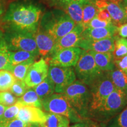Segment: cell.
<instances>
[{"instance_id": "cell-32", "label": "cell", "mask_w": 127, "mask_h": 127, "mask_svg": "<svg viewBox=\"0 0 127 127\" xmlns=\"http://www.w3.org/2000/svg\"><path fill=\"white\" fill-rule=\"evenodd\" d=\"M28 87L24 81L16 79L13 85L9 89L10 92L17 97H21L24 94V93L28 90Z\"/></svg>"}, {"instance_id": "cell-29", "label": "cell", "mask_w": 127, "mask_h": 127, "mask_svg": "<svg viewBox=\"0 0 127 127\" xmlns=\"http://www.w3.org/2000/svg\"><path fill=\"white\" fill-rule=\"evenodd\" d=\"M104 127H127V105L120 113L105 124Z\"/></svg>"}, {"instance_id": "cell-17", "label": "cell", "mask_w": 127, "mask_h": 127, "mask_svg": "<svg viewBox=\"0 0 127 127\" xmlns=\"http://www.w3.org/2000/svg\"><path fill=\"white\" fill-rule=\"evenodd\" d=\"M105 9L108 11L112 23L115 26L119 27L127 22L122 0L107 1Z\"/></svg>"}, {"instance_id": "cell-2", "label": "cell", "mask_w": 127, "mask_h": 127, "mask_svg": "<svg viewBox=\"0 0 127 127\" xmlns=\"http://www.w3.org/2000/svg\"><path fill=\"white\" fill-rule=\"evenodd\" d=\"M75 25L64 11L56 9L42 16L39 27L57 41L72 30Z\"/></svg>"}, {"instance_id": "cell-21", "label": "cell", "mask_w": 127, "mask_h": 127, "mask_svg": "<svg viewBox=\"0 0 127 127\" xmlns=\"http://www.w3.org/2000/svg\"><path fill=\"white\" fill-rule=\"evenodd\" d=\"M69 123L65 116L46 112V121L39 125L42 127H69Z\"/></svg>"}, {"instance_id": "cell-15", "label": "cell", "mask_w": 127, "mask_h": 127, "mask_svg": "<svg viewBox=\"0 0 127 127\" xmlns=\"http://www.w3.org/2000/svg\"><path fill=\"white\" fill-rule=\"evenodd\" d=\"M16 119L27 124H41L46 121V112L33 106H23L20 108Z\"/></svg>"}, {"instance_id": "cell-44", "label": "cell", "mask_w": 127, "mask_h": 127, "mask_svg": "<svg viewBox=\"0 0 127 127\" xmlns=\"http://www.w3.org/2000/svg\"><path fill=\"white\" fill-rule=\"evenodd\" d=\"M3 12V9L2 8V5H1V4H0V15L2 14V13Z\"/></svg>"}, {"instance_id": "cell-35", "label": "cell", "mask_w": 127, "mask_h": 127, "mask_svg": "<svg viewBox=\"0 0 127 127\" xmlns=\"http://www.w3.org/2000/svg\"><path fill=\"white\" fill-rule=\"evenodd\" d=\"M113 25L112 23H108V22L104 21H102L98 18L97 17H95L94 18H93L88 25H87V28H105L107 27L111 26V25Z\"/></svg>"}, {"instance_id": "cell-22", "label": "cell", "mask_w": 127, "mask_h": 127, "mask_svg": "<svg viewBox=\"0 0 127 127\" xmlns=\"http://www.w3.org/2000/svg\"><path fill=\"white\" fill-rule=\"evenodd\" d=\"M33 88L41 101L53 94L55 92L54 84L48 77Z\"/></svg>"}, {"instance_id": "cell-25", "label": "cell", "mask_w": 127, "mask_h": 127, "mask_svg": "<svg viewBox=\"0 0 127 127\" xmlns=\"http://www.w3.org/2000/svg\"><path fill=\"white\" fill-rule=\"evenodd\" d=\"M98 9L92 0H88L83 3V15L81 25L86 28L90 22L96 17Z\"/></svg>"}, {"instance_id": "cell-16", "label": "cell", "mask_w": 127, "mask_h": 127, "mask_svg": "<svg viewBox=\"0 0 127 127\" xmlns=\"http://www.w3.org/2000/svg\"><path fill=\"white\" fill-rule=\"evenodd\" d=\"M118 35V27L115 25L105 28H86L82 33V38L98 40Z\"/></svg>"}, {"instance_id": "cell-19", "label": "cell", "mask_w": 127, "mask_h": 127, "mask_svg": "<svg viewBox=\"0 0 127 127\" xmlns=\"http://www.w3.org/2000/svg\"><path fill=\"white\" fill-rule=\"evenodd\" d=\"M95 63L102 72H108L116 68L112 52H96L90 51Z\"/></svg>"}, {"instance_id": "cell-45", "label": "cell", "mask_w": 127, "mask_h": 127, "mask_svg": "<svg viewBox=\"0 0 127 127\" xmlns=\"http://www.w3.org/2000/svg\"><path fill=\"white\" fill-rule=\"evenodd\" d=\"M122 1H123V4H127V0H122Z\"/></svg>"}, {"instance_id": "cell-10", "label": "cell", "mask_w": 127, "mask_h": 127, "mask_svg": "<svg viewBox=\"0 0 127 127\" xmlns=\"http://www.w3.org/2000/svg\"><path fill=\"white\" fill-rule=\"evenodd\" d=\"M79 47H71L60 50L47 58L50 65L61 67H74L82 52Z\"/></svg>"}, {"instance_id": "cell-7", "label": "cell", "mask_w": 127, "mask_h": 127, "mask_svg": "<svg viewBox=\"0 0 127 127\" xmlns=\"http://www.w3.org/2000/svg\"><path fill=\"white\" fill-rule=\"evenodd\" d=\"M42 106L47 112L65 116L72 123L83 120L71 107L64 94H53L42 100Z\"/></svg>"}, {"instance_id": "cell-18", "label": "cell", "mask_w": 127, "mask_h": 127, "mask_svg": "<svg viewBox=\"0 0 127 127\" xmlns=\"http://www.w3.org/2000/svg\"><path fill=\"white\" fill-rule=\"evenodd\" d=\"M83 3L75 1H68L60 6L76 25L81 24L83 15Z\"/></svg>"}, {"instance_id": "cell-41", "label": "cell", "mask_w": 127, "mask_h": 127, "mask_svg": "<svg viewBox=\"0 0 127 127\" xmlns=\"http://www.w3.org/2000/svg\"><path fill=\"white\" fill-rule=\"evenodd\" d=\"M7 107H5V106L0 104V118L2 117V115H3V114H4L5 110L7 109Z\"/></svg>"}, {"instance_id": "cell-27", "label": "cell", "mask_w": 127, "mask_h": 127, "mask_svg": "<svg viewBox=\"0 0 127 127\" xmlns=\"http://www.w3.org/2000/svg\"><path fill=\"white\" fill-rule=\"evenodd\" d=\"M37 55L31 53V52L25 51H15L9 52V61L10 66L18 64L23 62L28 61L32 59H36Z\"/></svg>"}, {"instance_id": "cell-39", "label": "cell", "mask_w": 127, "mask_h": 127, "mask_svg": "<svg viewBox=\"0 0 127 127\" xmlns=\"http://www.w3.org/2000/svg\"><path fill=\"white\" fill-rule=\"evenodd\" d=\"M118 35L121 38H127V22L118 27Z\"/></svg>"}, {"instance_id": "cell-34", "label": "cell", "mask_w": 127, "mask_h": 127, "mask_svg": "<svg viewBox=\"0 0 127 127\" xmlns=\"http://www.w3.org/2000/svg\"><path fill=\"white\" fill-rule=\"evenodd\" d=\"M70 127H104V124L98 123L91 119H84L82 121L74 124Z\"/></svg>"}, {"instance_id": "cell-37", "label": "cell", "mask_w": 127, "mask_h": 127, "mask_svg": "<svg viewBox=\"0 0 127 127\" xmlns=\"http://www.w3.org/2000/svg\"><path fill=\"white\" fill-rule=\"evenodd\" d=\"M116 67L127 74V55L120 59L114 60Z\"/></svg>"}, {"instance_id": "cell-36", "label": "cell", "mask_w": 127, "mask_h": 127, "mask_svg": "<svg viewBox=\"0 0 127 127\" xmlns=\"http://www.w3.org/2000/svg\"><path fill=\"white\" fill-rule=\"evenodd\" d=\"M30 124H27L18 119L8 121L0 123V127H29Z\"/></svg>"}, {"instance_id": "cell-46", "label": "cell", "mask_w": 127, "mask_h": 127, "mask_svg": "<svg viewBox=\"0 0 127 127\" xmlns=\"http://www.w3.org/2000/svg\"><path fill=\"white\" fill-rule=\"evenodd\" d=\"M102 1H113V0H102Z\"/></svg>"}, {"instance_id": "cell-30", "label": "cell", "mask_w": 127, "mask_h": 127, "mask_svg": "<svg viewBox=\"0 0 127 127\" xmlns=\"http://www.w3.org/2000/svg\"><path fill=\"white\" fill-rule=\"evenodd\" d=\"M16 79L12 73L7 70H0V91L9 90Z\"/></svg>"}, {"instance_id": "cell-12", "label": "cell", "mask_w": 127, "mask_h": 127, "mask_svg": "<svg viewBox=\"0 0 127 127\" xmlns=\"http://www.w3.org/2000/svg\"><path fill=\"white\" fill-rule=\"evenodd\" d=\"M115 36L98 40L82 38L77 47L85 51L96 52H113L114 50Z\"/></svg>"}, {"instance_id": "cell-26", "label": "cell", "mask_w": 127, "mask_h": 127, "mask_svg": "<svg viewBox=\"0 0 127 127\" xmlns=\"http://www.w3.org/2000/svg\"><path fill=\"white\" fill-rule=\"evenodd\" d=\"M35 60V59L30 60L15 65L11 66L8 71L12 73L16 79L24 81L28 69L34 63Z\"/></svg>"}, {"instance_id": "cell-24", "label": "cell", "mask_w": 127, "mask_h": 127, "mask_svg": "<svg viewBox=\"0 0 127 127\" xmlns=\"http://www.w3.org/2000/svg\"><path fill=\"white\" fill-rule=\"evenodd\" d=\"M18 100L24 106H33L42 109V101L33 88H28L24 94L19 97Z\"/></svg>"}, {"instance_id": "cell-8", "label": "cell", "mask_w": 127, "mask_h": 127, "mask_svg": "<svg viewBox=\"0 0 127 127\" xmlns=\"http://www.w3.org/2000/svg\"><path fill=\"white\" fill-rule=\"evenodd\" d=\"M4 36L10 51H25L37 56L39 55L34 34L8 30Z\"/></svg>"}, {"instance_id": "cell-40", "label": "cell", "mask_w": 127, "mask_h": 127, "mask_svg": "<svg viewBox=\"0 0 127 127\" xmlns=\"http://www.w3.org/2000/svg\"><path fill=\"white\" fill-rule=\"evenodd\" d=\"M48 2H50L51 4L52 5H54L58 6V7H60V6H61L62 5L64 4V3L67 2L68 1H78V2H86L88 0H47Z\"/></svg>"}, {"instance_id": "cell-3", "label": "cell", "mask_w": 127, "mask_h": 127, "mask_svg": "<svg viewBox=\"0 0 127 127\" xmlns=\"http://www.w3.org/2000/svg\"><path fill=\"white\" fill-rule=\"evenodd\" d=\"M63 94L71 107L82 120L90 119L91 92L87 85L80 81L75 80L66 88Z\"/></svg>"}, {"instance_id": "cell-1", "label": "cell", "mask_w": 127, "mask_h": 127, "mask_svg": "<svg viewBox=\"0 0 127 127\" xmlns=\"http://www.w3.org/2000/svg\"><path fill=\"white\" fill-rule=\"evenodd\" d=\"M42 11L30 2H16L9 5L3 18L8 30L34 34L38 30Z\"/></svg>"}, {"instance_id": "cell-31", "label": "cell", "mask_w": 127, "mask_h": 127, "mask_svg": "<svg viewBox=\"0 0 127 127\" xmlns=\"http://www.w3.org/2000/svg\"><path fill=\"white\" fill-rule=\"evenodd\" d=\"M23 106L22 103L17 99V101L15 104L8 107L7 109L5 110L2 117L0 118V123L16 119V117H17L20 108Z\"/></svg>"}, {"instance_id": "cell-6", "label": "cell", "mask_w": 127, "mask_h": 127, "mask_svg": "<svg viewBox=\"0 0 127 127\" xmlns=\"http://www.w3.org/2000/svg\"><path fill=\"white\" fill-rule=\"evenodd\" d=\"M91 102L90 106V118L95 114L110 94L115 90L113 83L107 74L104 72L91 87Z\"/></svg>"}, {"instance_id": "cell-33", "label": "cell", "mask_w": 127, "mask_h": 127, "mask_svg": "<svg viewBox=\"0 0 127 127\" xmlns=\"http://www.w3.org/2000/svg\"><path fill=\"white\" fill-rule=\"evenodd\" d=\"M18 98L10 91H0V104L9 107L15 104Z\"/></svg>"}, {"instance_id": "cell-5", "label": "cell", "mask_w": 127, "mask_h": 127, "mask_svg": "<svg viewBox=\"0 0 127 127\" xmlns=\"http://www.w3.org/2000/svg\"><path fill=\"white\" fill-rule=\"evenodd\" d=\"M76 77L90 87L104 74L95 63L93 56L88 51L82 50L77 64L74 66Z\"/></svg>"}, {"instance_id": "cell-43", "label": "cell", "mask_w": 127, "mask_h": 127, "mask_svg": "<svg viewBox=\"0 0 127 127\" xmlns=\"http://www.w3.org/2000/svg\"><path fill=\"white\" fill-rule=\"evenodd\" d=\"M123 6H124V11L125 13V16H126L127 20V4H123Z\"/></svg>"}, {"instance_id": "cell-14", "label": "cell", "mask_w": 127, "mask_h": 127, "mask_svg": "<svg viewBox=\"0 0 127 127\" xmlns=\"http://www.w3.org/2000/svg\"><path fill=\"white\" fill-rule=\"evenodd\" d=\"M84 29L85 28L81 24L76 25L75 27L69 32L57 41L51 55L63 49L71 47H77L78 44L82 39V33Z\"/></svg>"}, {"instance_id": "cell-47", "label": "cell", "mask_w": 127, "mask_h": 127, "mask_svg": "<svg viewBox=\"0 0 127 127\" xmlns=\"http://www.w3.org/2000/svg\"></svg>"}, {"instance_id": "cell-42", "label": "cell", "mask_w": 127, "mask_h": 127, "mask_svg": "<svg viewBox=\"0 0 127 127\" xmlns=\"http://www.w3.org/2000/svg\"><path fill=\"white\" fill-rule=\"evenodd\" d=\"M29 127H42L38 124H30Z\"/></svg>"}, {"instance_id": "cell-13", "label": "cell", "mask_w": 127, "mask_h": 127, "mask_svg": "<svg viewBox=\"0 0 127 127\" xmlns=\"http://www.w3.org/2000/svg\"><path fill=\"white\" fill-rule=\"evenodd\" d=\"M34 36L39 54L48 58L52 54L57 41L39 27L34 34Z\"/></svg>"}, {"instance_id": "cell-11", "label": "cell", "mask_w": 127, "mask_h": 127, "mask_svg": "<svg viewBox=\"0 0 127 127\" xmlns=\"http://www.w3.org/2000/svg\"><path fill=\"white\" fill-rule=\"evenodd\" d=\"M48 64L44 58L34 62L28 69L24 82L28 88H34L48 77Z\"/></svg>"}, {"instance_id": "cell-20", "label": "cell", "mask_w": 127, "mask_h": 127, "mask_svg": "<svg viewBox=\"0 0 127 127\" xmlns=\"http://www.w3.org/2000/svg\"><path fill=\"white\" fill-rule=\"evenodd\" d=\"M106 73L116 90H120L127 95V74L117 67Z\"/></svg>"}, {"instance_id": "cell-28", "label": "cell", "mask_w": 127, "mask_h": 127, "mask_svg": "<svg viewBox=\"0 0 127 127\" xmlns=\"http://www.w3.org/2000/svg\"><path fill=\"white\" fill-rule=\"evenodd\" d=\"M114 60L120 59L127 55V39L115 36L114 50L113 52Z\"/></svg>"}, {"instance_id": "cell-4", "label": "cell", "mask_w": 127, "mask_h": 127, "mask_svg": "<svg viewBox=\"0 0 127 127\" xmlns=\"http://www.w3.org/2000/svg\"><path fill=\"white\" fill-rule=\"evenodd\" d=\"M127 105V95L120 90L112 92L105 99L102 105L92 117L98 123L105 124L120 113Z\"/></svg>"}, {"instance_id": "cell-23", "label": "cell", "mask_w": 127, "mask_h": 127, "mask_svg": "<svg viewBox=\"0 0 127 127\" xmlns=\"http://www.w3.org/2000/svg\"><path fill=\"white\" fill-rule=\"evenodd\" d=\"M9 51L5 39L4 33L0 30V70H8L10 67L9 61Z\"/></svg>"}, {"instance_id": "cell-9", "label": "cell", "mask_w": 127, "mask_h": 127, "mask_svg": "<svg viewBox=\"0 0 127 127\" xmlns=\"http://www.w3.org/2000/svg\"><path fill=\"white\" fill-rule=\"evenodd\" d=\"M48 77L55 85V92L63 94L66 88L76 80V75L72 67L49 66Z\"/></svg>"}, {"instance_id": "cell-38", "label": "cell", "mask_w": 127, "mask_h": 127, "mask_svg": "<svg viewBox=\"0 0 127 127\" xmlns=\"http://www.w3.org/2000/svg\"><path fill=\"white\" fill-rule=\"evenodd\" d=\"M96 17L102 21L108 22V23H112L111 16L109 15L108 11L106 9H99Z\"/></svg>"}]
</instances>
